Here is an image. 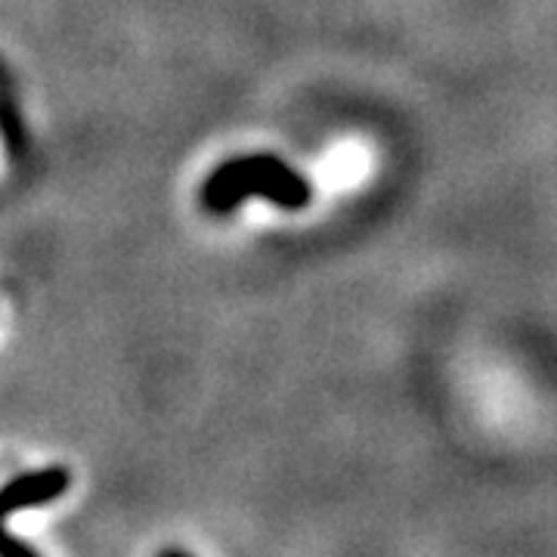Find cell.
<instances>
[{
    "label": "cell",
    "mask_w": 557,
    "mask_h": 557,
    "mask_svg": "<svg viewBox=\"0 0 557 557\" xmlns=\"http://www.w3.org/2000/svg\"><path fill=\"white\" fill-rule=\"evenodd\" d=\"M313 196L310 180L292 171L276 156H242V159L223 161L214 174L205 180L201 201L208 211L226 214L245 199H267L278 208L298 211Z\"/></svg>",
    "instance_id": "cell-1"
},
{
    "label": "cell",
    "mask_w": 557,
    "mask_h": 557,
    "mask_svg": "<svg viewBox=\"0 0 557 557\" xmlns=\"http://www.w3.org/2000/svg\"><path fill=\"white\" fill-rule=\"evenodd\" d=\"M69 471L65 468H40L13 478L0 490V518L7 520L10 515H20L28 508H38L47 502H57L69 490Z\"/></svg>",
    "instance_id": "cell-2"
},
{
    "label": "cell",
    "mask_w": 557,
    "mask_h": 557,
    "mask_svg": "<svg viewBox=\"0 0 557 557\" xmlns=\"http://www.w3.org/2000/svg\"><path fill=\"white\" fill-rule=\"evenodd\" d=\"M38 552L28 545V542H22L16 539L10 530H7V520L0 518V557H35Z\"/></svg>",
    "instance_id": "cell-3"
}]
</instances>
